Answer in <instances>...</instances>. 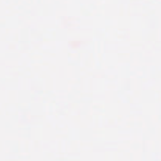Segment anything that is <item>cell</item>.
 <instances>
[]
</instances>
